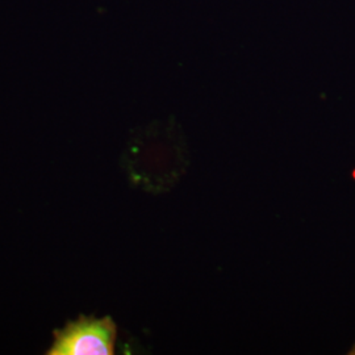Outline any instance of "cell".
I'll list each match as a JSON object with an SVG mask.
<instances>
[{
	"label": "cell",
	"instance_id": "obj_1",
	"mask_svg": "<svg viewBox=\"0 0 355 355\" xmlns=\"http://www.w3.org/2000/svg\"><path fill=\"white\" fill-rule=\"evenodd\" d=\"M116 325L111 318H79L54 331L51 355H111L114 353Z\"/></svg>",
	"mask_w": 355,
	"mask_h": 355
},
{
	"label": "cell",
	"instance_id": "obj_2",
	"mask_svg": "<svg viewBox=\"0 0 355 355\" xmlns=\"http://www.w3.org/2000/svg\"><path fill=\"white\" fill-rule=\"evenodd\" d=\"M350 354H355V346H354V349H353V350H352V353H350Z\"/></svg>",
	"mask_w": 355,
	"mask_h": 355
}]
</instances>
